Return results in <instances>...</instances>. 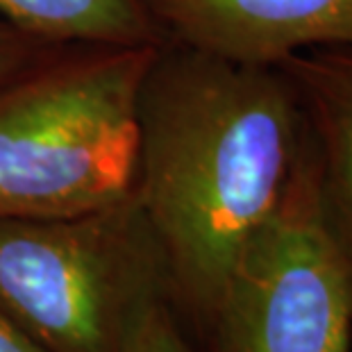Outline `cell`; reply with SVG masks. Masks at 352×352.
<instances>
[{
  "label": "cell",
  "instance_id": "ba28073f",
  "mask_svg": "<svg viewBox=\"0 0 352 352\" xmlns=\"http://www.w3.org/2000/svg\"><path fill=\"white\" fill-rule=\"evenodd\" d=\"M121 352H196L179 332L170 311V300H157L146 307L132 323Z\"/></svg>",
  "mask_w": 352,
  "mask_h": 352
},
{
  "label": "cell",
  "instance_id": "6da1fadb",
  "mask_svg": "<svg viewBox=\"0 0 352 352\" xmlns=\"http://www.w3.org/2000/svg\"><path fill=\"white\" fill-rule=\"evenodd\" d=\"M307 134L277 66L164 39L139 98L134 196L173 300L212 320L239 252L280 202Z\"/></svg>",
  "mask_w": 352,
  "mask_h": 352
},
{
  "label": "cell",
  "instance_id": "30bf717a",
  "mask_svg": "<svg viewBox=\"0 0 352 352\" xmlns=\"http://www.w3.org/2000/svg\"><path fill=\"white\" fill-rule=\"evenodd\" d=\"M0 352H46V350H41L5 314H0Z\"/></svg>",
  "mask_w": 352,
  "mask_h": 352
},
{
  "label": "cell",
  "instance_id": "5b68a950",
  "mask_svg": "<svg viewBox=\"0 0 352 352\" xmlns=\"http://www.w3.org/2000/svg\"><path fill=\"white\" fill-rule=\"evenodd\" d=\"M164 39L254 66L352 50V0H146Z\"/></svg>",
  "mask_w": 352,
  "mask_h": 352
},
{
  "label": "cell",
  "instance_id": "277c9868",
  "mask_svg": "<svg viewBox=\"0 0 352 352\" xmlns=\"http://www.w3.org/2000/svg\"><path fill=\"white\" fill-rule=\"evenodd\" d=\"M209 325L219 352H350L352 264L309 127L287 189L239 252Z\"/></svg>",
  "mask_w": 352,
  "mask_h": 352
},
{
  "label": "cell",
  "instance_id": "8992f818",
  "mask_svg": "<svg viewBox=\"0 0 352 352\" xmlns=\"http://www.w3.org/2000/svg\"><path fill=\"white\" fill-rule=\"evenodd\" d=\"M277 69L300 98L329 216L352 264V50H305Z\"/></svg>",
  "mask_w": 352,
  "mask_h": 352
},
{
  "label": "cell",
  "instance_id": "7a4b0ae2",
  "mask_svg": "<svg viewBox=\"0 0 352 352\" xmlns=\"http://www.w3.org/2000/svg\"><path fill=\"white\" fill-rule=\"evenodd\" d=\"M162 41L36 57L0 80V219H62L134 196L139 98Z\"/></svg>",
  "mask_w": 352,
  "mask_h": 352
},
{
  "label": "cell",
  "instance_id": "9c48e42d",
  "mask_svg": "<svg viewBox=\"0 0 352 352\" xmlns=\"http://www.w3.org/2000/svg\"><path fill=\"white\" fill-rule=\"evenodd\" d=\"M39 46H43V43L16 32L10 25L0 23V80L16 73L32 59L39 57L36 55Z\"/></svg>",
  "mask_w": 352,
  "mask_h": 352
},
{
  "label": "cell",
  "instance_id": "3957f363",
  "mask_svg": "<svg viewBox=\"0 0 352 352\" xmlns=\"http://www.w3.org/2000/svg\"><path fill=\"white\" fill-rule=\"evenodd\" d=\"M173 300L137 196L62 219H0V314L46 352H121L132 323Z\"/></svg>",
  "mask_w": 352,
  "mask_h": 352
},
{
  "label": "cell",
  "instance_id": "52a82bcc",
  "mask_svg": "<svg viewBox=\"0 0 352 352\" xmlns=\"http://www.w3.org/2000/svg\"><path fill=\"white\" fill-rule=\"evenodd\" d=\"M0 19L39 43L139 46L164 39L146 0H0Z\"/></svg>",
  "mask_w": 352,
  "mask_h": 352
}]
</instances>
